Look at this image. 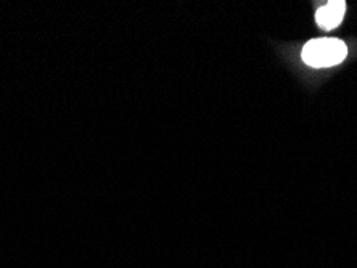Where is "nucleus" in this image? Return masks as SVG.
I'll use <instances>...</instances> for the list:
<instances>
[{
	"instance_id": "1",
	"label": "nucleus",
	"mask_w": 357,
	"mask_h": 268,
	"mask_svg": "<svg viewBox=\"0 0 357 268\" xmlns=\"http://www.w3.org/2000/svg\"><path fill=\"white\" fill-rule=\"evenodd\" d=\"M348 56V47L338 39H314L303 47V60L312 68L337 66Z\"/></svg>"
},
{
	"instance_id": "2",
	"label": "nucleus",
	"mask_w": 357,
	"mask_h": 268,
	"mask_svg": "<svg viewBox=\"0 0 357 268\" xmlns=\"http://www.w3.org/2000/svg\"><path fill=\"white\" fill-rule=\"evenodd\" d=\"M344 12H346V2H343V0L328 2L327 5H324V7H320L317 10L316 21L324 31H333L337 29L341 24V21H343Z\"/></svg>"
}]
</instances>
